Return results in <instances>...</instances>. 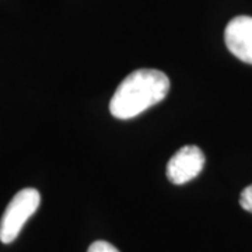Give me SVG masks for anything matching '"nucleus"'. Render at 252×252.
I'll use <instances>...</instances> for the list:
<instances>
[{"label": "nucleus", "mask_w": 252, "mask_h": 252, "mask_svg": "<svg viewBox=\"0 0 252 252\" xmlns=\"http://www.w3.org/2000/svg\"><path fill=\"white\" fill-rule=\"evenodd\" d=\"M170 91V79L156 69L132 72L118 86L109 101V112L118 119H132L158 104Z\"/></svg>", "instance_id": "1"}, {"label": "nucleus", "mask_w": 252, "mask_h": 252, "mask_svg": "<svg viewBox=\"0 0 252 252\" xmlns=\"http://www.w3.org/2000/svg\"><path fill=\"white\" fill-rule=\"evenodd\" d=\"M41 195L34 188L21 189L6 207L0 220V241L11 244L20 234L27 220L38 210Z\"/></svg>", "instance_id": "2"}, {"label": "nucleus", "mask_w": 252, "mask_h": 252, "mask_svg": "<svg viewBox=\"0 0 252 252\" xmlns=\"http://www.w3.org/2000/svg\"><path fill=\"white\" fill-rule=\"evenodd\" d=\"M205 167V154L198 146L181 147L167 164V178L175 185H184L196 178Z\"/></svg>", "instance_id": "3"}, {"label": "nucleus", "mask_w": 252, "mask_h": 252, "mask_svg": "<svg viewBox=\"0 0 252 252\" xmlns=\"http://www.w3.org/2000/svg\"><path fill=\"white\" fill-rule=\"evenodd\" d=\"M224 42L235 58L252 64V17L233 18L224 30Z\"/></svg>", "instance_id": "4"}, {"label": "nucleus", "mask_w": 252, "mask_h": 252, "mask_svg": "<svg viewBox=\"0 0 252 252\" xmlns=\"http://www.w3.org/2000/svg\"><path fill=\"white\" fill-rule=\"evenodd\" d=\"M240 205L244 210L252 213V184L244 189L240 195Z\"/></svg>", "instance_id": "5"}, {"label": "nucleus", "mask_w": 252, "mask_h": 252, "mask_svg": "<svg viewBox=\"0 0 252 252\" xmlns=\"http://www.w3.org/2000/svg\"><path fill=\"white\" fill-rule=\"evenodd\" d=\"M87 252H119L118 248H115L112 244L107 243V241H95L89 247Z\"/></svg>", "instance_id": "6"}]
</instances>
